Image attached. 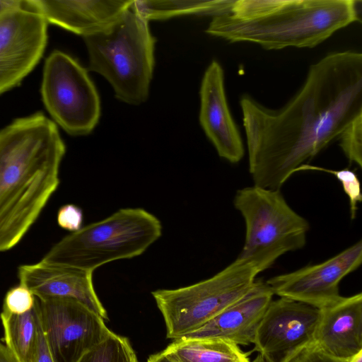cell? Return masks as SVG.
I'll return each instance as SVG.
<instances>
[{"instance_id":"6da1fadb","label":"cell","mask_w":362,"mask_h":362,"mask_svg":"<svg viewBox=\"0 0 362 362\" xmlns=\"http://www.w3.org/2000/svg\"><path fill=\"white\" fill-rule=\"evenodd\" d=\"M240 105L254 185L280 189L362 115V54H327L310 66L300 90L279 109L248 95Z\"/></svg>"},{"instance_id":"7a4b0ae2","label":"cell","mask_w":362,"mask_h":362,"mask_svg":"<svg viewBox=\"0 0 362 362\" xmlns=\"http://www.w3.org/2000/svg\"><path fill=\"white\" fill-rule=\"evenodd\" d=\"M65 152L56 123L42 112L0 130V252L18 244L57 190Z\"/></svg>"},{"instance_id":"3957f363","label":"cell","mask_w":362,"mask_h":362,"mask_svg":"<svg viewBox=\"0 0 362 362\" xmlns=\"http://www.w3.org/2000/svg\"><path fill=\"white\" fill-rule=\"evenodd\" d=\"M360 0H235L212 16L206 32L231 43L267 50L313 48L338 30L361 22Z\"/></svg>"},{"instance_id":"277c9868","label":"cell","mask_w":362,"mask_h":362,"mask_svg":"<svg viewBox=\"0 0 362 362\" xmlns=\"http://www.w3.org/2000/svg\"><path fill=\"white\" fill-rule=\"evenodd\" d=\"M148 22L130 7L104 28L83 37L89 69L109 81L117 99L132 105L145 102L149 94L156 40Z\"/></svg>"},{"instance_id":"5b68a950","label":"cell","mask_w":362,"mask_h":362,"mask_svg":"<svg viewBox=\"0 0 362 362\" xmlns=\"http://www.w3.org/2000/svg\"><path fill=\"white\" fill-rule=\"evenodd\" d=\"M161 234L162 224L154 215L124 208L63 238L41 261L93 272L107 263L139 256Z\"/></svg>"},{"instance_id":"8992f818","label":"cell","mask_w":362,"mask_h":362,"mask_svg":"<svg viewBox=\"0 0 362 362\" xmlns=\"http://www.w3.org/2000/svg\"><path fill=\"white\" fill-rule=\"evenodd\" d=\"M233 204L245 223V242L238 258L259 272L283 255L305 246L309 223L289 206L280 189L244 187L236 192Z\"/></svg>"},{"instance_id":"52a82bcc","label":"cell","mask_w":362,"mask_h":362,"mask_svg":"<svg viewBox=\"0 0 362 362\" xmlns=\"http://www.w3.org/2000/svg\"><path fill=\"white\" fill-rule=\"evenodd\" d=\"M259 273L251 263L237 257L207 279L176 289L153 291L165 323L167 338L176 339L200 328L243 297Z\"/></svg>"},{"instance_id":"ba28073f","label":"cell","mask_w":362,"mask_h":362,"mask_svg":"<svg viewBox=\"0 0 362 362\" xmlns=\"http://www.w3.org/2000/svg\"><path fill=\"white\" fill-rule=\"evenodd\" d=\"M41 95L54 122L74 136L89 134L100 115V102L88 74L76 59L55 50L46 59Z\"/></svg>"},{"instance_id":"9c48e42d","label":"cell","mask_w":362,"mask_h":362,"mask_svg":"<svg viewBox=\"0 0 362 362\" xmlns=\"http://www.w3.org/2000/svg\"><path fill=\"white\" fill-rule=\"evenodd\" d=\"M47 41V22L32 0L9 1L0 12V94L35 67Z\"/></svg>"},{"instance_id":"30bf717a","label":"cell","mask_w":362,"mask_h":362,"mask_svg":"<svg viewBox=\"0 0 362 362\" xmlns=\"http://www.w3.org/2000/svg\"><path fill=\"white\" fill-rule=\"evenodd\" d=\"M36 299L42 329L54 362H78L111 332L100 315L76 299Z\"/></svg>"},{"instance_id":"8fae6325","label":"cell","mask_w":362,"mask_h":362,"mask_svg":"<svg viewBox=\"0 0 362 362\" xmlns=\"http://www.w3.org/2000/svg\"><path fill=\"white\" fill-rule=\"evenodd\" d=\"M320 317L315 306L286 298L272 300L257 326L255 350L267 362H285L315 341Z\"/></svg>"},{"instance_id":"7c38bea8","label":"cell","mask_w":362,"mask_h":362,"mask_svg":"<svg viewBox=\"0 0 362 362\" xmlns=\"http://www.w3.org/2000/svg\"><path fill=\"white\" fill-rule=\"evenodd\" d=\"M361 262L362 241L359 240L322 262L273 276L266 283L274 295L321 308L341 296V281Z\"/></svg>"},{"instance_id":"4fadbf2b","label":"cell","mask_w":362,"mask_h":362,"mask_svg":"<svg viewBox=\"0 0 362 362\" xmlns=\"http://www.w3.org/2000/svg\"><path fill=\"white\" fill-rule=\"evenodd\" d=\"M199 122L218 156L231 163L244 156L243 140L228 105L224 71L213 60L206 68L200 87Z\"/></svg>"},{"instance_id":"5bb4252c","label":"cell","mask_w":362,"mask_h":362,"mask_svg":"<svg viewBox=\"0 0 362 362\" xmlns=\"http://www.w3.org/2000/svg\"><path fill=\"white\" fill-rule=\"evenodd\" d=\"M93 272L56 266L42 261L21 265L18 269L20 284L38 299L69 298L90 308L104 320H108L106 310L93 286Z\"/></svg>"},{"instance_id":"9a60e30c","label":"cell","mask_w":362,"mask_h":362,"mask_svg":"<svg viewBox=\"0 0 362 362\" xmlns=\"http://www.w3.org/2000/svg\"><path fill=\"white\" fill-rule=\"evenodd\" d=\"M273 296L266 281L256 279L239 300L184 337L221 339L238 346L253 344L257 326Z\"/></svg>"},{"instance_id":"2e32d148","label":"cell","mask_w":362,"mask_h":362,"mask_svg":"<svg viewBox=\"0 0 362 362\" xmlns=\"http://www.w3.org/2000/svg\"><path fill=\"white\" fill-rule=\"evenodd\" d=\"M315 341L327 354L351 359L362 351V293L340 296L320 308Z\"/></svg>"},{"instance_id":"e0dca14e","label":"cell","mask_w":362,"mask_h":362,"mask_svg":"<svg viewBox=\"0 0 362 362\" xmlns=\"http://www.w3.org/2000/svg\"><path fill=\"white\" fill-rule=\"evenodd\" d=\"M46 21L83 37L98 31L129 9L134 0H32Z\"/></svg>"},{"instance_id":"ac0fdd59","label":"cell","mask_w":362,"mask_h":362,"mask_svg":"<svg viewBox=\"0 0 362 362\" xmlns=\"http://www.w3.org/2000/svg\"><path fill=\"white\" fill-rule=\"evenodd\" d=\"M163 352L175 362H250L238 345L216 338L182 337Z\"/></svg>"},{"instance_id":"d6986e66","label":"cell","mask_w":362,"mask_h":362,"mask_svg":"<svg viewBox=\"0 0 362 362\" xmlns=\"http://www.w3.org/2000/svg\"><path fill=\"white\" fill-rule=\"evenodd\" d=\"M0 319L6 347L18 362H35L41 322L37 299L35 306L23 314L3 309Z\"/></svg>"},{"instance_id":"ffe728a7","label":"cell","mask_w":362,"mask_h":362,"mask_svg":"<svg viewBox=\"0 0 362 362\" xmlns=\"http://www.w3.org/2000/svg\"><path fill=\"white\" fill-rule=\"evenodd\" d=\"M235 0H134L131 9L146 21L199 14L211 16L228 12Z\"/></svg>"},{"instance_id":"44dd1931","label":"cell","mask_w":362,"mask_h":362,"mask_svg":"<svg viewBox=\"0 0 362 362\" xmlns=\"http://www.w3.org/2000/svg\"><path fill=\"white\" fill-rule=\"evenodd\" d=\"M78 362H138L129 340L110 333L98 345L86 352Z\"/></svg>"},{"instance_id":"7402d4cb","label":"cell","mask_w":362,"mask_h":362,"mask_svg":"<svg viewBox=\"0 0 362 362\" xmlns=\"http://www.w3.org/2000/svg\"><path fill=\"white\" fill-rule=\"evenodd\" d=\"M301 170H315L333 175L339 182L341 187L349 200L350 215L355 218L358 210V204L362 201L360 181L358 175L349 169L330 170L322 167L304 164L300 166L297 172Z\"/></svg>"},{"instance_id":"603a6c76","label":"cell","mask_w":362,"mask_h":362,"mask_svg":"<svg viewBox=\"0 0 362 362\" xmlns=\"http://www.w3.org/2000/svg\"><path fill=\"white\" fill-rule=\"evenodd\" d=\"M339 146L352 163L362 166V115L353 119L340 134Z\"/></svg>"},{"instance_id":"cb8c5ba5","label":"cell","mask_w":362,"mask_h":362,"mask_svg":"<svg viewBox=\"0 0 362 362\" xmlns=\"http://www.w3.org/2000/svg\"><path fill=\"white\" fill-rule=\"evenodd\" d=\"M35 300L31 291L20 284L6 293L3 309L13 314H23L35 306Z\"/></svg>"},{"instance_id":"d4e9b609","label":"cell","mask_w":362,"mask_h":362,"mask_svg":"<svg viewBox=\"0 0 362 362\" xmlns=\"http://www.w3.org/2000/svg\"><path fill=\"white\" fill-rule=\"evenodd\" d=\"M350 359L334 357L322 349L314 341L302 347L285 362H349Z\"/></svg>"},{"instance_id":"484cf974","label":"cell","mask_w":362,"mask_h":362,"mask_svg":"<svg viewBox=\"0 0 362 362\" xmlns=\"http://www.w3.org/2000/svg\"><path fill=\"white\" fill-rule=\"evenodd\" d=\"M59 226L69 231L78 230L83 223V211L76 205L69 204L62 206L57 214Z\"/></svg>"},{"instance_id":"4316f807","label":"cell","mask_w":362,"mask_h":362,"mask_svg":"<svg viewBox=\"0 0 362 362\" xmlns=\"http://www.w3.org/2000/svg\"><path fill=\"white\" fill-rule=\"evenodd\" d=\"M35 362H54L49 351L42 326L39 334L37 354Z\"/></svg>"},{"instance_id":"83f0119b","label":"cell","mask_w":362,"mask_h":362,"mask_svg":"<svg viewBox=\"0 0 362 362\" xmlns=\"http://www.w3.org/2000/svg\"><path fill=\"white\" fill-rule=\"evenodd\" d=\"M0 362H18L1 342H0Z\"/></svg>"},{"instance_id":"f1b7e54d","label":"cell","mask_w":362,"mask_h":362,"mask_svg":"<svg viewBox=\"0 0 362 362\" xmlns=\"http://www.w3.org/2000/svg\"><path fill=\"white\" fill-rule=\"evenodd\" d=\"M147 362H175L166 356L163 351L151 355Z\"/></svg>"},{"instance_id":"f546056e","label":"cell","mask_w":362,"mask_h":362,"mask_svg":"<svg viewBox=\"0 0 362 362\" xmlns=\"http://www.w3.org/2000/svg\"><path fill=\"white\" fill-rule=\"evenodd\" d=\"M349 362H362V351L351 358Z\"/></svg>"},{"instance_id":"4dcf8cb0","label":"cell","mask_w":362,"mask_h":362,"mask_svg":"<svg viewBox=\"0 0 362 362\" xmlns=\"http://www.w3.org/2000/svg\"><path fill=\"white\" fill-rule=\"evenodd\" d=\"M251 362H267L262 356L258 354L257 357Z\"/></svg>"},{"instance_id":"1f68e13d","label":"cell","mask_w":362,"mask_h":362,"mask_svg":"<svg viewBox=\"0 0 362 362\" xmlns=\"http://www.w3.org/2000/svg\"><path fill=\"white\" fill-rule=\"evenodd\" d=\"M9 3V1H0V12L5 8Z\"/></svg>"}]
</instances>
